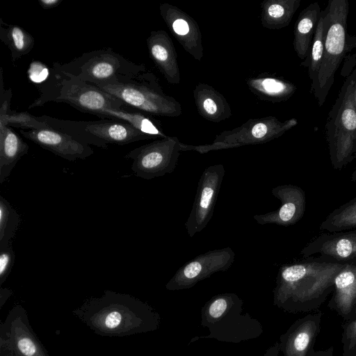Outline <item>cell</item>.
<instances>
[{
	"label": "cell",
	"mask_w": 356,
	"mask_h": 356,
	"mask_svg": "<svg viewBox=\"0 0 356 356\" xmlns=\"http://www.w3.org/2000/svg\"><path fill=\"white\" fill-rule=\"evenodd\" d=\"M1 347L15 356H49L33 332L26 310L16 305L1 325Z\"/></svg>",
	"instance_id": "obj_15"
},
{
	"label": "cell",
	"mask_w": 356,
	"mask_h": 356,
	"mask_svg": "<svg viewBox=\"0 0 356 356\" xmlns=\"http://www.w3.org/2000/svg\"><path fill=\"white\" fill-rule=\"evenodd\" d=\"M225 175L222 164L210 165L202 173L191 212L185 222L190 237L202 231L211 220Z\"/></svg>",
	"instance_id": "obj_13"
},
{
	"label": "cell",
	"mask_w": 356,
	"mask_h": 356,
	"mask_svg": "<svg viewBox=\"0 0 356 356\" xmlns=\"http://www.w3.org/2000/svg\"><path fill=\"white\" fill-rule=\"evenodd\" d=\"M12 291L8 289H3L1 287L0 296H1V307L3 306V303L6 300L11 296Z\"/></svg>",
	"instance_id": "obj_39"
},
{
	"label": "cell",
	"mask_w": 356,
	"mask_h": 356,
	"mask_svg": "<svg viewBox=\"0 0 356 356\" xmlns=\"http://www.w3.org/2000/svg\"><path fill=\"white\" fill-rule=\"evenodd\" d=\"M29 77L35 83H42L49 76L51 69L40 62H33L29 70Z\"/></svg>",
	"instance_id": "obj_35"
},
{
	"label": "cell",
	"mask_w": 356,
	"mask_h": 356,
	"mask_svg": "<svg viewBox=\"0 0 356 356\" xmlns=\"http://www.w3.org/2000/svg\"><path fill=\"white\" fill-rule=\"evenodd\" d=\"M19 133L42 148L68 161L85 159L93 154L90 145L67 132L49 127Z\"/></svg>",
	"instance_id": "obj_16"
},
{
	"label": "cell",
	"mask_w": 356,
	"mask_h": 356,
	"mask_svg": "<svg viewBox=\"0 0 356 356\" xmlns=\"http://www.w3.org/2000/svg\"><path fill=\"white\" fill-rule=\"evenodd\" d=\"M323 313L320 310L296 320L280 337V352L284 356H307L314 349L321 330Z\"/></svg>",
	"instance_id": "obj_18"
},
{
	"label": "cell",
	"mask_w": 356,
	"mask_h": 356,
	"mask_svg": "<svg viewBox=\"0 0 356 356\" xmlns=\"http://www.w3.org/2000/svg\"><path fill=\"white\" fill-rule=\"evenodd\" d=\"M74 313L95 333L104 336L152 332L161 323L159 314L148 304L111 291L87 300Z\"/></svg>",
	"instance_id": "obj_2"
},
{
	"label": "cell",
	"mask_w": 356,
	"mask_h": 356,
	"mask_svg": "<svg viewBox=\"0 0 356 356\" xmlns=\"http://www.w3.org/2000/svg\"><path fill=\"white\" fill-rule=\"evenodd\" d=\"M49 127L76 136L88 145L106 149L108 144L124 145L139 140L156 139L145 134L129 123L116 120L97 121L65 120L47 115L38 116Z\"/></svg>",
	"instance_id": "obj_9"
},
{
	"label": "cell",
	"mask_w": 356,
	"mask_h": 356,
	"mask_svg": "<svg viewBox=\"0 0 356 356\" xmlns=\"http://www.w3.org/2000/svg\"><path fill=\"white\" fill-rule=\"evenodd\" d=\"M161 15L184 49L196 60L203 56L202 35L197 22L191 16L168 3L159 6Z\"/></svg>",
	"instance_id": "obj_19"
},
{
	"label": "cell",
	"mask_w": 356,
	"mask_h": 356,
	"mask_svg": "<svg viewBox=\"0 0 356 356\" xmlns=\"http://www.w3.org/2000/svg\"><path fill=\"white\" fill-rule=\"evenodd\" d=\"M193 95L197 112L207 120L220 122L232 115L226 99L211 86L200 83L196 85Z\"/></svg>",
	"instance_id": "obj_22"
},
{
	"label": "cell",
	"mask_w": 356,
	"mask_h": 356,
	"mask_svg": "<svg viewBox=\"0 0 356 356\" xmlns=\"http://www.w3.org/2000/svg\"><path fill=\"white\" fill-rule=\"evenodd\" d=\"M53 67L95 86L127 81L147 70L109 47L84 53L67 63H54Z\"/></svg>",
	"instance_id": "obj_6"
},
{
	"label": "cell",
	"mask_w": 356,
	"mask_h": 356,
	"mask_svg": "<svg viewBox=\"0 0 356 356\" xmlns=\"http://www.w3.org/2000/svg\"><path fill=\"white\" fill-rule=\"evenodd\" d=\"M341 327L342 356H356V314L353 318L343 321Z\"/></svg>",
	"instance_id": "obj_33"
},
{
	"label": "cell",
	"mask_w": 356,
	"mask_h": 356,
	"mask_svg": "<svg viewBox=\"0 0 356 356\" xmlns=\"http://www.w3.org/2000/svg\"><path fill=\"white\" fill-rule=\"evenodd\" d=\"M307 356H334V347L330 346L325 350H315L312 349Z\"/></svg>",
	"instance_id": "obj_36"
},
{
	"label": "cell",
	"mask_w": 356,
	"mask_h": 356,
	"mask_svg": "<svg viewBox=\"0 0 356 356\" xmlns=\"http://www.w3.org/2000/svg\"><path fill=\"white\" fill-rule=\"evenodd\" d=\"M325 135L332 165L340 170L354 159L356 142V107L350 75L328 113Z\"/></svg>",
	"instance_id": "obj_7"
},
{
	"label": "cell",
	"mask_w": 356,
	"mask_h": 356,
	"mask_svg": "<svg viewBox=\"0 0 356 356\" xmlns=\"http://www.w3.org/2000/svg\"><path fill=\"white\" fill-rule=\"evenodd\" d=\"M352 79L353 102L356 107V69L350 74Z\"/></svg>",
	"instance_id": "obj_40"
},
{
	"label": "cell",
	"mask_w": 356,
	"mask_h": 356,
	"mask_svg": "<svg viewBox=\"0 0 356 356\" xmlns=\"http://www.w3.org/2000/svg\"><path fill=\"white\" fill-rule=\"evenodd\" d=\"M149 57L166 81L171 84L180 82L177 55L173 42L162 30L152 31L147 38Z\"/></svg>",
	"instance_id": "obj_21"
},
{
	"label": "cell",
	"mask_w": 356,
	"mask_h": 356,
	"mask_svg": "<svg viewBox=\"0 0 356 356\" xmlns=\"http://www.w3.org/2000/svg\"><path fill=\"white\" fill-rule=\"evenodd\" d=\"M19 220L17 211L6 199L0 195V248L11 243Z\"/></svg>",
	"instance_id": "obj_32"
},
{
	"label": "cell",
	"mask_w": 356,
	"mask_h": 356,
	"mask_svg": "<svg viewBox=\"0 0 356 356\" xmlns=\"http://www.w3.org/2000/svg\"><path fill=\"white\" fill-rule=\"evenodd\" d=\"M297 123L295 118L284 122L272 116L251 119L239 127L217 135L209 145L194 146L181 143V151L194 150L204 154L213 150L263 144L280 137Z\"/></svg>",
	"instance_id": "obj_10"
},
{
	"label": "cell",
	"mask_w": 356,
	"mask_h": 356,
	"mask_svg": "<svg viewBox=\"0 0 356 356\" xmlns=\"http://www.w3.org/2000/svg\"><path fill=\"white\" fill-rule=\"evenodd\" d=\"M96 87L125 105L152 115L177 117L181 114L180 104L165 94L157 77L147 70L127 81Z\"/></svg>",
	"instance_id": "obj_8"
},
{
	"label": "cell",
	"mask_w": 356,
	"mask_h": 356,
	"mask_svg": "<svg viewBox=\"0 0 356 356\" xmlns=\"http://www.w3.org/2000/svg\"><path fill=\"white\" fill-rule=\"evenodd\" d=\"M351 180L353 181L356 182V169L354 170V172L352 174Z\"/></svg>",
	"instance_id": "obj_42"
},
{
	"label": "cell",
	"mask_w": 356,
	"mask_h": 356,
	"mask_svg": "<svg viewBox=\"0 0 356 356\" xmlns=\"http://www.w3.org/2000/svg\"><path fill=\"white\" fill-rule=\"evenodd\" d=\"M327 307L347 321L356 314V264H343L334 278Z\"/></svg>",
	"instance_id": "obj_20"
},
{
	"label": "cell",
	"mask_w": 356,
	"mask_h": 356,
	"mask_svg": "<svg viewBox=\"0 0 356 356\" xmlns=\"http://www.w3.org/2000/svg\"><path fill=\"white\" fill-rule=\"evenodd\" d=\"M0 21V40L8 47L15 63L33 49L35 40L24 28Z\"/></svg>",
	"instance_id": "obj_29"
},
{
	"label": "cell",
	"mask_w": 356,
	"mask_h": 356,
	"mask_svg": "<svg viewBox=\"0 0 356 356\" xmlns=\"http://www.w3.org/2000/svg\"><path fill=\"white\" fill-rule=\"evenodd\" d=\"M300 4V0H270L263 2L261 13L263 26L271 29L288 26Z\"/></svg>",
	"instance_id": "obj_28"
},
{
	"label": "cell",
	"mask_w": 356,
	"mask_h": 356,
	"mask_svg": "<svg viewBox=\"0 0 356 356\" xmlns=\"http://www.w3.org/2000/svg\"><path fill=\"white\" fill-rule=\"evenodd\" d=\"M280 352L279 341H276L266 350L263 356H279Z\"/></svg>",
	"instance_id": "obj_38"
},
{
	"label": "cell",
	"mask_w": 356,
	"mask_h": 356,
	"mask_svg": "<svg viewBox=\"0 0 356 356\" xmlns=\"http://www.w3.org/2000/svg\"><path fill=\"white\" fill-rule=\"evenodd\" d=\"M101 119H110L126 122L140 131L159 138L168 136L163 132L159 121L140 112L130 111L124 108H105L97 115Z\"/></svg>",
	"instance_id": "obj_27"
},
{
	"label": "cell",
	"mask_w": 356,
	"mask_h": 356,
	"mask_svg": "<svg viewBox=\"0 0 356 356\" xmlns=\"http://www.w3.org/2000/svg\"><path fill=\"white\" fill-rule=\"evenodd\" d=\"M354 158L356 159V142H355V145Z\"/></svg>",
	"instance_id": "obj_43"
},
{
	"label": "cell",
	"mask_w": 356,
	"mask_h": 356,
	"mask_svg": "<svg viewBox=\"0 0 356 356\" xmlns=\"http://www.w3.org/2000/svg\"><path fill=\"white\" fill-rule=\"evenodd\" d=\"M271 193L280 201V207L270 212L254 215L253 218L258 224L288 227L302 219L306 209V195L302 188L283 184L273 188Z\"/></svg>",
	"instance_id": "obj_17"
},
{
	"label": "cell",
	"mask_w": 356,
	"mask_h": 356,
	"mask_svg": "<svg viewBox=\"0 0 356 356\" xmlns=\"http://www.w3.org/2000/svg\"><path fill=\"white\" fill-rule=\"evenodd\" d=\"M343 264L302 261L282 266L273 290V304L289 313L318 309L333 291L335 275Z\"/></svg>",
	"instance_id": "obj_1"
},
{
	"label": "cell",
	"mask_w": 356,
	"mask_h": 356,
	"mask_svg": "<svg viewBox=\"0 0 356 356\" xmlns=\"http://www.w3.org/2000/svg\"><path fill=\"white\" fill-rule=\"evenodd\" d=\"M247 85L260 99L272 102L285 101L296 90V87L292 83L264 74L250 79Z\"/></svg>",
	"instance_id": "obj_26"
},
{
	"label": "cell",
	"mask_w": 356,
	"mask_h": 356,
	"mask_svg": "<svg viewBox=\"0 0 356 356\" xmlns=\"http://www.w3.org/2000/svg\"><path fill=\"white\" fill-rule=\"evenodd\" d=\"M40 6L43 9H51L58 6L62 0H38Z\"/></svg>",
	"instance_id": "obj_37"
},
{
	"label": "cell",
	"mask_w": 356,
	"mask_h": 356,
	"mask_svg": "<svg viewBox=\"0 0 356 356\" xmlns=\"http://www.w3.org/2000/svg\"><path fill=\"white\" fill-rule=\"evenodd\" d=\"M1 356H15L13 353H11L10 351H8L7 349L1 347Z\"/></svg>",
	"instance_id": "obj_41"
},
{
	"label": "cell",
	"mask_w": 356,
	"mask_h": 356,
	"mask_svg": "<svg viewBox=\"0 0 356 356\" xmlns=\"http://www.w3.org/2000/svg\"><path fill=\"white\" fill-rule=\"evenodd\" d=\"M201 325L208 329V334L193 337L188 344L200 339L238 343L256 339L264 332L257 318L243 313V300L234 293L211 298L202 308Z\"/></svg>",
	"instance_id": "obj_3"
},
{
	"label": "cell",
	"mask_w": 356,
	"mask_h": 356,
	"mask_svg": "<svg viewBox=\"0 0 356 356\" xmlns=\"http://www.w3.org/2000/svg\"><path fill=\"white\" fill-rule=\"evenodd\" d=\"M234 250L226 247L200 254L181 266L165 284L169 291L188 289L217 272L226 271L232 265Z\"/></svg>",
	"instance_id": "obj_12"
},
{
	"label": "cell",
	"mask_w": 356,
	"mask_h": 356,
	"mask_svg": "<svg viewBox=\"0 0 356 356\" xmlns=\"http://www.w3.org/2000/svg\"><path fill=\"white\" fill-rule=\"evenodd\" d=\"M181 152L178 138L167 136L131 150L124 158L132 160L131 169L135 176L150 180L172 172Z\"/></svg>",
	"instance_id": "obj_11"
},
{
	"label": "cell",
	"mask_w": 356,
	"mask_h": 356,
	"mask_svg": "<svg viewBox=\"0 0 356 356\" xmlns=\"http://www.w3.org/2000/svg\"><path fill=\"white\" fill-rule=\"evenodd\" d=\"M302 259L319 262L356 264V229L322 233L300 251Z\"/></svg>",
	"instance_id": "obj_14"
},
{
	"label": "cell",
	"mask_w": 356,
	"mask_h": 356,
	"mask_svg": "<svg viewBox=\"0 0 356 356\" xmlns=\"http://www.w3.org/2000/svg\"><path fill=\"white\" fill-rule=\"evenodd\" d=\"M29 145L8 126L0 125V184L10 176Z\"/></svg>",
	"instance_id": "obj_23"
},
{
	"label": "cell",
	"mask_w": 356,
	"mask_h": 356,
	"mask_svg": "<svg viewBox=\"0 0 356 356\" xmlns=\"http://www.w3.org/2000/svg\"><path fill=\"white\" fill-rule=\"evenodd\" d=\"M325 35V19L323 11L314 33V35L309 48L307 57L301 63V65L308 68V73L312 81V88L316 81L317 76L321 66Z\"/></svg>",
	"instance_id": "obj_31"
},
{
	"label": "cell",
	"mask_w": 356,
	"mask_h": 356,
	"mask_svg": "<svg viewBox=\"0 0 356 356\" xmlns=\"http://www.w3.org/2000/svg\"><path fill=\"white\" fill-rule=\"evenodd\" d=\"M12 90L3 86V69H0V125L13 127L22 130L49 127L38 117L26 111L17 112L10 108Z\"/></svg>",
	"instance_id": "obj_25"
},
{
	"label": "cell",
	"mask_w": 356,
	"mask_h": 356,
	"mask_svg": "<svg viewBox=\"0 0 356 356\" xmlns=\"http://www.w3.org/2000/svg\"><path fill=\"white\" fill-rule=\"evenodd\" d=\"M15 260V254L11 243L0 248V284L8 277Z\"/></svg>",
	"instance_id": "obj_34"
},
{
	"label": "cell",
	"mask_w": 356,
	"mask_h": 356,
	"mask_svg": "<svg viewBox=\"0 0 356 356\" xmlns=\"http://www.w3.org/2000/svg\"><path fill=\"white\" fill-rule=\"evenodd\" d=\"M319 229L329 232L356 229V197L330 212Z\"/></svg>",
	"instance_id": "obj_30"
},
{
	"label": "cell",
	"mask_w": 356,
	"mask_h": 356,
	"mask_svg": "<svg viewBox=\"0 0 356 356\" xmlns=\"http://www.w3.org/2000/svg\"><path fill=\"white\" fill-rule=\"evenodd\" d=\"M348 12L347 0H330L323 11L325 25L323 58L316 83L311 88L319 106L326 99L343 58L352 49L347 32Z\"/></svg>",
	"instance_id": "obj_5"
},
{
	"label": "cell",
	"mask_w": 356,
	"mask_h": 356,
	"mask_svg": "<svg viewBox=\"0 0 356 356\" xmlns=\"http://www.w3.org/2000/svg\"><path fill=\"white\" fill-rule=\"evenodd\" d=\"M321 13L320 6L315 1L303 9L298 17L294 27L293 47L301 60H304L309 54Z\"/></svg>",
	"instance_id": "obj_24"
},
{
	"label": "cell",
	"mask_w": 356,
	"mask_h": 356,
	"mask_svg": "<svg viewBox=\"0 0 356 356\" xmlns=\"http://www.w3.org/2000/svg\"><path fill=\"white\" fill-rule=\"evenodd\" d=\"M40 96L29 108L42 106L50 102H64L76 109L97 115L105 108H124L125 104L118 98L99 88L54 67L47 80L38 88Z\"/></svg>",
	"instance_id": "obj_4"
}]
</instances>
